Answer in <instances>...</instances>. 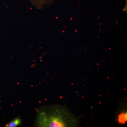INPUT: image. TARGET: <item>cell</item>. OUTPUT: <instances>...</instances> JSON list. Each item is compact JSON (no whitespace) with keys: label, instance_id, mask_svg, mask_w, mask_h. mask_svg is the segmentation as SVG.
I'll return each mask as SVG.
<instances>
[{"label":"cell","instance_id":"1","mask_svg":"<svg viewBox=\"0 0 127 127\" xmlns=\"http://www.w3.org/2000/svg\"><path fill=\"white\" fill-rule=\"evenodd\" d=\"M40 114L38 123L43 127H74L77 119L65 105L56 104L47 106Z\"/></svg>","mask_w":127,"mask_h":127},{"label":"cell","instance_id":"2","mask_svg":"<svg viewBox=\"0 0 127 127\" xmlns=\"http://www.w3.org/2000/svg\"><path fill=\"white\" fill-rule=\"evenodd\" d=\"M55 0H30L31 3L38 8H40L46 4L52 3Z\"/></svg>","mask_w":127,"mask_h":127},{"label":"cell","instance_id":"3","mask_svg":"<svg viewBox=\"0 0 127 127\" xmlns=\"http://www.w3.org/2000/svg\"><path fill=\"white\" fill-rule=\"evenodd\" d=\"M21 120L20 118H16L6 124L5 127H15L20 124L21 123Z\"/></svg>","mask_w":127,"mask_h":127},{"label":"cell","instance_id":"4","mask_svg":"<svg viewBox=\"0 0 127 127\" xmlns=\"http://www.w3.org/2000/svg\"><path fill=\"white\" fill-rule=\"evenodd\" d=\"M127 119V113L122 114L119 116L118 120L119 122L123 123L125 122Z\"/></svg>","mask_w":127,"mask_h":127}]
</instances>
